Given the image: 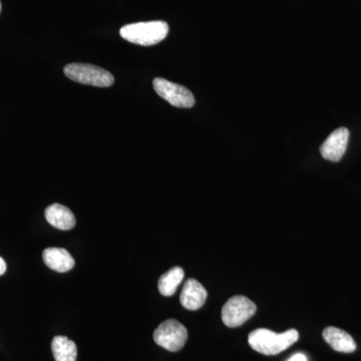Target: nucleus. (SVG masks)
<instances>
[{"label":"nucleus","instance_id":"obj_1","mask_svg":"<svg viewBox=\"0 0 361 361\" xmlns=\"http://www.w3.org/2000/svg\"><path fill=\"white\" fill-rule=\"evenodd\" d=\"M299 334L289 329L283 334H276L269 329H258L248 336V343L254 350L264 355H277L298 341Z\"/></svg>","mask_w":361,"mask_h":361},{"label":"nucleus","instance_id":"obj_2","mask_svg":"<svg viewBox=\"0 0 361 361\" xmlns=\"http://www.w3.org/2000/svg\"><path fill=\"white\" fill-rule=\"evenodd\" d=\"M120 33L123 39L132 44L151 47L166 39L169 25L165 21L161 20L132 23L121 28Z\"/></svg>","mask_w":361,"mask_h":361},{"label":"nucleus","instance_id":"obj_3","mask_svg":"<svg viewBox=\"0 0 361 361\" xmlns=\"http://www.w3.org/2000/svg\"><path fill=\"white\" fill-rule=\"evenodd\" d=\"M66 77L78 84L97 87H109L115 82L110 71L87 63H70L65 68Z\"/></svg>","mask_w":361,"mask_h":361},{"label":"nucleus","instance_id":"obj_4","mask_svg":"<svg viewBox=\"0 0 361 361\" xmlns=\"http://www.w3.org/2000/svg\"><path fill=\"white\" fill-rule=\"evenodd\" d=\"M187 338L186 327L176 319H169L161 323L154 332L156 343L171 353H177L184 348Z\"/></svg>","mask_w":361,"mask_h":361},{"label":"nucleus","instance_id":"obj_5","mask_svg":"<svg viewBox=\"0 0 361 361\" xmlns=\"http://www.w3.org/2000/svg\"><path fill=\"white\" fill-rule=\"evenodd\" d=\"M256 310L257 307L250 299L242 295L233 296L223 306L222 320L226 326L235 329L250 319Z\"/></svg>","mask_w":361,"mask_h":361},{"label":"nucleus","instance_id":"obj_6","mask_svg":"<svg viewBox=\"0 0 361 361\" xmlns=\"http://www.w3.org/2000/svg\"><path fill=\"white\" fill-rule=\"evenodd\" d=\"M153 85L157 94L176 108L189 109L195 104L193 94L183 85L161 78H155Z\"/></svg>","mask_w":361,"mask_h":361},{"label":"nucleus","instance_id":"obj_7","mask_svg":"<svg viewBox=\"0 0 361 361\" xmlns=\"http://www.w3.org/2000/svg\"><path fill=\"white\" fill-rule=\"evenodd\" d=\"M348 141L349 130L346 128H339L325 140L320 147V153L325 160L339 161L345 154Z\"/></svg>","mask_w":361,"mask_h":361},{"label":"nucleus","instance_id":"obj_8","mask_svg":"<svg viewBox=\"0 0 361 361\" xmlns=\"http://www.w3.org/2000/svg\"><path fill=\"white\" fill-rule=\"evenodd\" d=\"M207 294L206 289L200 282L196 279H188L185 282L183 290L180 292V301L183 307L188 310H198L206 302Z\"/></svg>","mask_w":361,"mask_h":361},{"label":"nucleus","instance_id":"obj_9","mask_svg":"<svg viewBox=\"0 0 361 361\" xmlns=\"http://www.w3.org/2000/svg\"><path fill=\"white\" fill-rule=\"evenodd\" d=\"M45 219L54 227L63 231H68L75 226V215L68 207L61 204H52L45 209Z\"/></svg>","mask_w":361,"mask_h":361},{"label":"nucleus","instance_id":"obj_10","mask_svg":"<svg viewBox=\"0 0 361 361\" xmlns=\"http://www.w3.org/2000/svg\"><path fill=\"white\" fill-rule=\"evenodd\" d=\"M323 338L332 349L342 353H351L355 351L356 343L353 337L344 330L336 327H326L323 330Z\"/></svg>","mask_w":361,"mask_h":361},{"label":"nucleus","instance_id":"obj_11","mask_svg":"<svg viewBox=\"0 0 361 361\" xmlns=\"http://www.w3.org/2000/svg\"><path fill=\"white\" fill-rule=\"evenodd\" d=\"M42 258L47 267L59 273L68 272L75 266L73 256L63 248H47Z\"/></svg>","mask_w":361,"mask_h":361},{"label":"nucleus","instance_id":"obj_12","mask_svg":"<svg viewBox=\"0 0 361 361\" xmlns=\"http://www.w3.org/2000/svg\"><path fill=\"white\" fill-rule=\"evenodd\" d=\"M52 355L56 361H75L78 348L75 342L66 336H56L51 342Z\"/></svg>","mask_w":361,"mask_h":361},{"label":"nucleus","instance_id":"obj_13","mask_svg":"<svg viewBox=\"0 0 361 361\" xmlns=\"http://www.w3.org/2000/svg\"><path fill=\"white\" fill-rule=\"evenodd\" d=\"M184 270H183V268L178 267V266L177 267H173L165 274L161 275L158 283L159 291H160L161 295H174L180 282L184 279Z\"/></svg>","mask_w":361,"mask_h":361},{"label":"nucleus","instance_id":"obj_14","mask_svg":"<svg viewBox=\"0 0 361 361\" xmlns=\"http://www.w3.org/2000/svg\"><path fill=\"white\" fill-rule=\"evenodd\" d=\"M287 361H307V357L302 353H296V355H292Z\"/></svg>","mask_w":361,"mask_h":361},{"label":"nucleus","instance_id":"obj_15","mask_svg":"<svg viewBox=\"0 0 361 361\" xmlns=\"http://www.w3.org/2000/svg\"><path fill=\"white\" fill-rule=\"evenodd\" d=\"M6 269L7 266L6 261H4V259L0 257V276H1V275H4V273H6Z\"/></svg>","mask_w":361,"mask_h":361},{"label":"nucleus","instance_id":"obj_16","mask_svg":"<svg viewBox=\"0 0 361 361\" xmlns=\"http://www.w3.org/2000/svg\"><path fill=\"white\" fill-rule=\"evenodd\" d=\"M0 11H1V4H0Z\"/></svg>","mask_w":361,"mask_h":361}]
</instances>
